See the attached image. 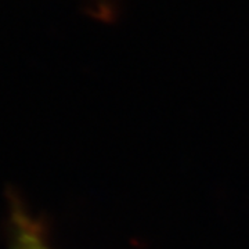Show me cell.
<instances>
[{"mask_svg":"<svg viewBox=\"0 0 249 249\" xmlns=\"http://www.w3.org/2000/svg\"><path fill=\"white\" fill-rule=\"evenodd\" d=\"M17 249H47L37 240L36 235H32V234H25L21 240H19V244H18Z\"/></svg>","mask_w":249,"mask_h":249,"instance_id":"obj_1","label":"cell"}]
</instances>
